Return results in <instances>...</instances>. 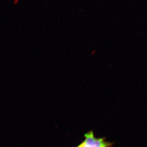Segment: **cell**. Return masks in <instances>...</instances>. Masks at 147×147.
Wrapping results in <instances>:
<instances>
[{
	"instance_id": "6da1fadb",
	"label": "cell",
	"mask_w": 147,
	"mask_h": 147,
	"mask_svg": "<svg viewBox=\"0 0 147 147\" xmlns=\"http://www.w3.org/2000/svg\"><path fill=\"white\" fill-rule=\"evenodd\" d=\"M111 146H112V144H111L110 145H109V146L107 145V146H97V145L89 144L85 143L84 142H82L78 147H111Z\"/></svg>"
}]
</instances>
